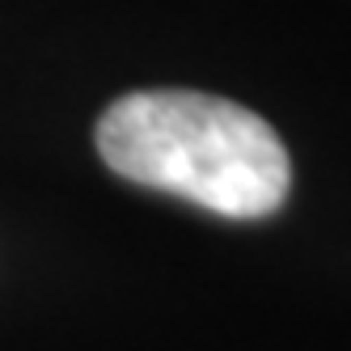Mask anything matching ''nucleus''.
I'll list each match as a JSON object with an SVG mask.
<instances>
[{"label":"nucleus","instance_id":"f257e3e1","mask_svg":"<svg viewBox=\"0 0 351 351\" xmlns=\"http://www.w3.org/2000/svg\"><path fill=\"white\" fill-rule=\"evenodd\" d=\"M93 140L119 178L229 220H263L288 199L284 140L263 114L229 97L195 89L123 93L102 110Z\"/></svg>","mask_w":351,"mask_h":351}]
</instances>
